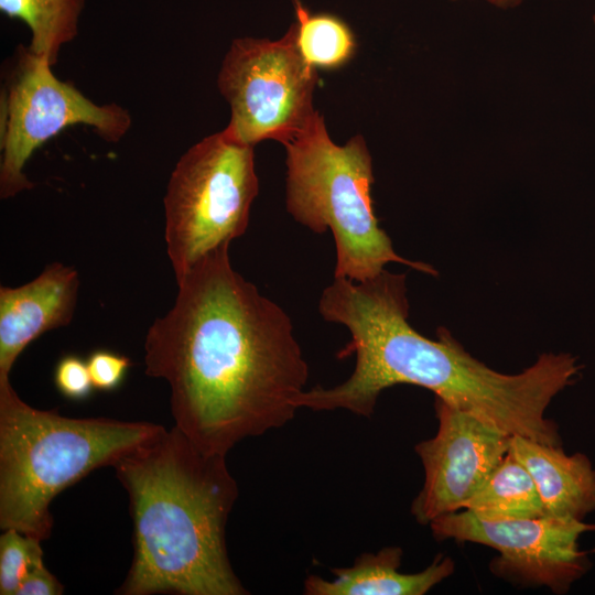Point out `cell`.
I'll use <instances>...</instances> for the list:
<instances>
[{"label":"cell","instance_id":"52a82bcc","mask_svg":"<svg viewBox=\"0 0 595 595\" xmlns=\"http://www.w3.org/2000/svg\"><path fill=\"white\" fill-rule=\"evenodd\" d=\"M317 79L316 68L300 52L294 23L275 41L234 40L217 77L231 109L225 132L250 145L267 139L285 144L317 113Z\"/></svg>","mask_w":595,"mask_h":595},{"label":"cell","instance_id":"9c48e42d","mask_svg":"<svg viewBox=\"0 0 595 595\" xmlns=\"http://www.w3.org/2000/svg\"><path fill=\"white\" fill-rule=\"evenodd\" d=\"M437 540L453 539L495 549L499 555L494 574L524 585L547 586L564 594L589 569L580 537L595 531V524L574 519L541 516L489 520L467 510L439 517L430 523Z\"/></svg>","mask_w":595,"mask_h":595},{"label":"cell","instance_id":"30bf717a","mask_svg":"<svg viewBox=\"0 0 595 595\" xmlns=\"http://www.w3.org/2000/svg\"><path fill=\"white\" fill-rule=\"evenodd\" d=\"M435 412V435L414 447L425 478L411 513L421 524L462 510L510 448L511 435L439 398Z\"/></svg>","mask_w":595,"mask_h":595},{"label":"cell","instance_id":"6da1fadb","mask_svg":"<svg viewBox=\"0 0 595 595\" xmlns=\"http://www.w3.org/2000/svg\"><path fill=\"white\" fill-rule=\"evenodd\" d=\"M228 249L176 280L173 307L144 340L145 374L169 383L174 425L221 455L289 423L309 379L290 316L231 267Z\"/></svg>","mask_w":595,"mask_h":595},{"label":"cell","instance_id":"277c9868","mask_svg":"<svg viewBox=\"0 0 595 595\" xmlns=\"http://www.w3.org/2000/svg\"><path fill=\"white\" fill-rule=\"evenodd\" d=\"M163 428L39 410L20 399L9 379H0V528L47 539L50 506L61 491L112 466Z\"/></svg>","mask_w":595,"mask_h":595},{"label":"cell","instance_id":"9a60e30c","mask_svg":"<svg viewBox=\"0 0 595 595\" xmlns=\"http://www.w3.org/2000/svg\"><path fill=\"white\" fill-rule=\"evenodd\" d=\"M85 0H0V10L31 31L29 52L53 66L61 47L74 40Z\"/></svg>","mask_w":595,"mask_h":595},{"label":"cell","instance_id":"e0dca14e","mask_svg":"<svg viewBox=\"0 0 595 595\" xmlns=\"http://www.w3.org/2000/svg\"><path fill=\"white\" fill-rule=\"evenodd\" d=\"M41 541L15 529L3 530L0 537L1 595H17L26 574L43 564Z\"/></svg>","mask_w":595,"mask_h":595},{"label":"cell","instance_id":"3957f363","mask_svg":"<svg viewBox=\"0 0 595 595\" xmlns=\"http://www.w3.org/2000/svg\"><path fill=\"white\" fill-rule=\"evenodd\" d=\"M112 467L129 497L134 549L117 593L249 594L227 552L238 486L226 455L203 451L174 425Z\"/></svg>","mask_w":595,"mask_h":595},{"label":"cell","instance_id":"8992f818","mask_svg":"<svg viewBox=\"0 0 595 595\" xmlns=\"http://www.w3.org/2000/svg\"><path fill=\"white\" fill-rule=\"evenodd\" d=\"M258 192L253 145L225 130L205 137L180 158L163 199L164 237L176 280L246 232Z\"/></svg>","mask_w":595,"mask_h":595},{"label":"cell","instance_id":"2e32d148","mask_svg":"<svg viewBox=\"0 0 595 595\" xmlns=\"http://www.w3.org/2000/svg\"><path fill=\"white\" fill-rule=\"evenodd\" d=\"M296 42L301 54L315 68H337L354 55L356 42L348 25L335 15L312 14L301 0H293Z\"/></svg>","mask_w":595,"mask_h":595},{"label":"cell","instance_id":"4fadbf2b","mask_svg":"<svg viewBox=\"0 0 595 595\" xmlns=\"http://www.w3.org/2000/svg\"><path fill=\"white\" fill-rule=\"evenodd\" d=\"M403 556L400 547H385L363 553L351 566L333 569V580L311 574L304 581L306 595H423L452 575L451 558L436 556L423 571H399Z\"/></svg>","mask_w":595,"mask_h":595},{"label":"cell","instance_id":"d6986e66","mask_svg":"<svg viewBox=\"0 0 595 595\" xmlns=\"http://www.w3.org/2000/svg\"><path fill=\"white\" fill-rule=\"evenodd\" d=\"M86 360L94 388L101 391L118 388L131 366L127 356L109 349H96Z\"/></svg>","mask_w":595,"mask_h":595},{"label":"cell","instance_id":"44dd1931","mask_svg":"<svg viewBox=\"0 0 595 595\" xmlns=\"http://www.w3.org/2000/svg\"><path fill=\"white\" fill-rule=\"evenodd\" d=\"M486 1H488L490 4L497 8L508 9V8H512L520 4L523 0H486Z\"/></svg>","mask_w":595,"mask_h":595},{"label":"cell","instance_id":"5bb4252c","mask_svg":"<svg viewBox=\"0 0 595 595\" xmlns=\"http://www.w3.org/2000/svg\"><path fill=\"white\" fill-rule=\"evenodd\" d=\"M463 509L489 520L545 515L533 478L510 452Z\"/></svg>","mask_w":595,"mask_h":595},{"label":"cell","instance_id":"ac0fdd59","mask_svg":"<svg viewBox=\"0 0 595 595\" xmlns=\"http://www.w3.org/2000/svg\"><path fill=\"white\" fill-rule=\"evenodd\" d=\"M56 389L67 399L84 400L94 389L87 360L77 355H65L56 364L54 370Z\"/></svg>","mask_w":595,"mask_h":595},{"label":"cell","instance_id":"8fae6325","mask_svg":"<svg viewBox=\"0 0 595 595\" xmlns=\"http://www.w3.org/2000/svg\"><path fill=\"white\" fill-rule=\"evenodd\" d=\"M78 285L73 267L53 262L21 286L0 288V379H9L17 358L31 342L69 324Z\"/></svg>","mask_w":595,"mask_h":595},{"label":"cell","instance_id":"7a4b0ae2","mask_svg":"<svg viewBox=\"0 0 595 595\" xmlns=\"http://www.w3.org/2000/svg\"><path fill=\"white\" fill-rule=\"evenodd\" d=\"M327 322L346 326L350 340L338 358L355 355L353 374L342 383L305 390L300 405L313 411L343 409L369 418L380 393L408 383L509 434L560 446L556 424L545 418L552 399L572 382L580 367L565 353L542 354L520 374L496 371L467 353L441 327L430 339L409 323L405 274L386 269L355 282L334 278L321 295Z\"/></svg>","mask_w":595,"mask_h":595},{"label":"cell","instance_id":"ffe728a7","mask_svg":"<svg viewBox=\"0 0 595 595\" xmlns=\"http://www.w3.org/2000/svg\"><path fill=\"white\" fill-rule=\"evenodd\" d=\"M64 587L61 582L40 564L32 569L21 582L17 595H60Z\"/></svg>","mask_w":595,"mask_h":595},{"label":"cell","instance_id":"ba28073f","mask_svg":"<svg viewBox=\"0 0 595 595\" xmlns=\"http://www.w3.org/2000/svg\"><path fill=\"white\" fill-rule=\"evenodd\" d=\"M48 62L22 50L14 78L1 100L0 196L33 187L24 165L45 141L73 125H87L100 138L119 141L131 126L129 111L116 102L97 105L53 74Z\"/></svg>","mask_w":595,"mask_h":595},{"label":"cell","instance_id":"7402d4cb","mask_svg":"<svg viewBox=\"0 0 595 595\" xmlns=\"http://www.w3.org/2000/svg\"><path fill=\"white\" fill-rule=\"evenodd\" d=\"M594 25H595V15L593 17Z\"/></svg>","mask_w":595,"mask_h":595},{"label":"cell","instance_id":"7c38bea8","mask_svg":"<svg viewBox=\"0 0 595 595\" xmlns=\"http://www.w3.org/2000/svg\"><path fill=\"white\" fill-rule=\"evenodd\" d=\"M509 452L533 478L547 516L583 521L595 511V469L586 455L519 435H511Z\"/></svg>","mask_w":595,"mask_h":595},{"label":"cell","instance_id":"5b68a950","mask_svg":"<svg viewBox=\"0 0 595 595\" xmlns=\"http://www.w3.org/2000/svg\"><path fill=\"white\" fill-rule=\"evenodd\" d=\"M286 210L316 234L331 230L336 247L334 278L361 282L390 262L436 274L424 262L399 256L375 216L371 156L361 136L334 143L317 111L310 126L284 144Z\"/></svg>","mask_w":595,"mask_h":595}]
</instances>
